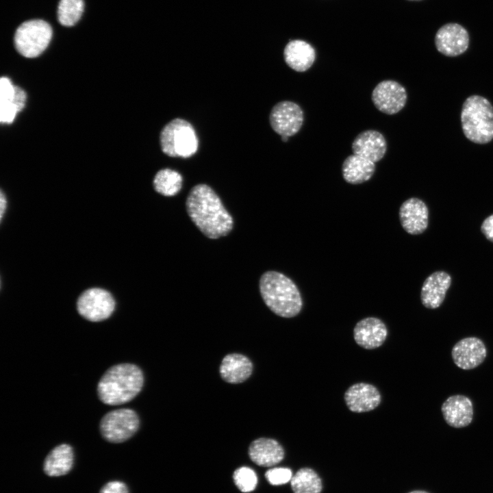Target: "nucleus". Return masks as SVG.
<instances>
[{"label": "nucleus", "mask_w": 493, "mask_h": 493, "mask_svg": "<svg viewBox=\"0 0 493 493\" xmlns=\"http://www.w3.org/2000/svg\"><path fill=\"white\" fill-rule=\"evenodd\" d=\"M186 208L195 226L210 239L228 235L233 227V220L220 197L208 185L199 184L190 190Z\"/></svg>", "instance_id": "1"}, {"label": "nucleus", "mask_w": 493, "mask_h": 493, "mask_svg": "<svg viewBox=\"0 0 493 493\" xmlns=\"http://www.w3.org/2000/svg\"><path fill=\"white\" fill-rule=\"evenodd\" d=\"M144 375L133 364H119L110 367L101 377L97 385L100 400L109 405L124 404L141 391Z\"/></svg>", "instance_id": "2"}, {"label": "nucleus", "mask_w": 493, "mask_h": 493, "mask_svg": "<svg viewBox=\"0 0 493 493\" xmlns=\"http://www.w3.org/2000/svg\"><path fill=\"white\" fill-rule=\"evenodd\" d=\"M259 288L264 303L276 315L292 318L301 311L303 300L299 290L284 274L275 270L264 273Z\"/></svg>", "instance_id": "3"}, {"label": "nucleus", "mask_w": 493, "mask_h": 493, "mask_svg": "<svg viewBox=\"0 0 493 493\" xmlns=\"http://www.w3.org/2000/svg\"><path fill=\"white\" fill-rule=\"evenodd\" d=\"M464 136L477 144H487L493 139V106L485 97L471 95L464 102L461 112Z\"/></svg>", "instance_id": "4"}, {"label": "nucleus", "mask_w": 493, "mask_h": 493, "mask_svg": "<svg viewBox=\"0 0 493 493\" xmlns=\"http://www.w3.org/2000/svg\"><path fill=\"white\" fill-rule=\"evenodd\" d=\"M162 152L173 157H190L198 149V138L193 126L187 121L176 118L164 125L160 134Z\"/></svg>", "instance_id": "5"}, {"label": "nucleus", "mask_w": 493, "mask_h": 493, "mask_svg": "<svg viewBox=\"0 0 493 493\" xmlns=\"http://www.w3.org/2000/svg\"><path fill=\"white\" fill-rule=\"evenodd\" d=\"M52 34L51 25L43 20L33 19L25 21L15 32V48L25 58H36L47 49Z\"/></svg>", "instance_id": "6"}, {"label": "nucleus", "mask_w": 493, "mask_h": 493, "mask_svg": "<svg viewBox=\"0 0 493 493\" xmlns=\"http://www.w3.org/2000/svg\"><path fill=\"white\" fill-rule=\"evenodd\" d=\"M140 420L132 409L121 408L105 414L100 422V431L108 442L120 443L126 441L138 431Z\"/></svg>", "instance_id": "7"}, {"label": "nucleus", "mask_w": 493, "mask_h": 493, "mask_svg": "<svg viewBox=\"0 0 493 493\" xmlns=\"http://www.w3.org/2000/svg\"><path fill=\"white\" fill-rule=\"evenodd\" d=\"M77 308L79 314L84 318L92 322H99L112 315L115 308V301L107 290L92 288L79 296Z\"/></svg>", "instance_id": "8"}, {"label": "nucleus", "mask_w": 493, "mask_h": 493, "mask_svg": "<svg viewBox=\"0 0 493 493\" xmlns=\"http://www.w3.org/2000/svg\"><path fill=\"white\" fill-rule=\"evenodd\" d=\"M304 113L301 108L290 101L276 103L269 114V123L273 131L281 136L290 137L301 129Z\"/></svg>", "instance_id": "9"}, {"label": "nucleus", "mask_w": 493, "mask_h": 493, "mask_svg": "<svg viewBox=\"0 0 493 493\" xmlns=\"http://www.w3.org/2000/svg\"><path fill=\"white\" fill-rule=\"evenodd\" d=\"M371 99L379 111L392 115L405 106L407 94L405 88L401 84L388 79L380 81L375 87Z\"/></svg>", "instance_id": "10"}, {"label": "nucleus", "mask_w": 493, "mask_h": 493, "mask_svg": "<svg viewBox=\"0 0 493 493\" xmlns=\"http://www.w3.org/2000/svg\"><path fill=\"white\" fill-rule=\"evenodd\" d=\"M434 41L440 53L446 56L455 57L466 51L470 37L468 31L462 25L449 23L438 30Z\"/></svg>", "instance_id": "11"}, {"label": "nucleus", "mask_w": 493, "mask_h": 493, "mask_svg": "<svg viewBox=\"0 0 493 493\" xmlns=\"http://www.w3.org/2000/svg\"><path fill=\"white\" fill-rule=\"evenodd\" d=\"M487 349L477 337H466L457 342L452 348L451 357L460 369L469 370L480 366L485 359Z\"/></svg>", "instance_id": "12"}, {"label": "nucleus", "mask_w": 493, "mask_h": 493, "mask_svg": "<svg viewBox=\"0 0 493 493\" xmlns=\"http://www.w3.org/2000/svg\"><path fill=\"white\" fill-rule=\"evenodd\" d=\"M26 92L20 87L14 86L7 77L0 79V121L12 123L16 114L25 107Z\"/></svg>", "instance_id": "13"}, {"label": "nucleus", "mask_w": 493, "mask_h": 493, "mask_svg": "<svg viewBox=\"0 0 493 493\" xmlns=\"http://www.w3.org/2000/svg\"><path fill=\"white\" fill-rule=\"evenodd\" d=\"M441 412L446 424L456 429L468 427L473 420L472 402L463 394L448 397L441 406Z\"/></svg>", "instance_id": "14"}, {"label": "nucleus", "mask_w": 493, "mask_h": 493, "mask_svg": "<svg viewBox=\"0 0 493 493\" xmlns=\"http://www.w3.org/2000/svg\"><path fill=\"white\" fill-rule=\"evenodd\" d=\"M402 227L411 235L423 233L428 226L429 210L421 199L412 197L405 201L399 209Z\"/></svg>", "instance_id": "15"}, {"label": "nucleus", "mask_w": 493, "mask_h": 493, "mask_svg": "<svg viewBox=\"0 0 493 493\" xmlns=\"http://www.w3.org/2000/svg\"><path fill=\"white\" fill-rule=\"evenodd\" d=\"M344 401L350 411L363 413L377 407L381 403V396L373 385L357 383L350 386L345 392Z\"/></svg>", "instance_id": "16"}, {"label": "nucleus", "mask_w": 493, "mask_h": 493, "mask_svg": "<svg viewBox=\"0 0 493 493\" xmlns=\"http://www.w3.org/2000/svg\"><path fill=\"white\" fill-rule=\"evenodd\" d=\"M387 336L388 329L385 325L375 317H367L360 320L353 329L355 342L366 349H375L381 346Z\"/></svg>", "instance_id": "17"}, {"label": "nucleus", "mask_w": 493, "mask_h": 493, "mask_svg": "<svg viewBox=\"0 0 493 493\" xmlns=\"http://www.w3.org/2000/svg\"><path fill=\"white\" fill-rule=\"evenodd\" d=\"M351 149L353 154L376 163L384 157L387 151V142L379 131L368 129L362 131L355 138Z\"/></svg>", "instance_id": "18"}, {"label": "nucleus", "mask_w": 493, "mask_h": 493, "mask_svg": "<svg viewBox=\"0 0 493 493\" xmlns=\"http://www.w3.org/2000/svg\"><path fill=\"white\" fill-rule=\"evenodd\" d=\"M451 284V277L444 271L431 273L425 280L420 292L422 304L428 309L438 308Z\"/></svg>", "instance_id": "19"}, {"label": "nucleus", "mask_w": 493, "mask_h": 493, "mask_svg": "<svg viewBox=\"0 0 493 493\" xmlns=\"http://www.w3.org/2000/svg\"><path fill=\"white\" fill-rule=\"evenodd\" d=\"M249 455L259 466H271L279 464L283 459L284 451L277 440L260 438L250 444Z\"/></svg>", "instance_id": "20"}, {"label": "nucleus", "mask_w": 493, "mask_h": 493, "mask_svg": "<svg viewBox=\"0 0 493 493\" xmlns=\"http://www.w3.org/2000/svg\"><path fill=\"white\" fill-rule=\"evenodd\" d=\"M221 378L229 383H240L252 374L253 364L245 355L229 353L225 355L219 368Z\"/></svg>", "instance_id": "21"}, {"label": "nucleus", "mask_w": 493, "mask_h": 493, "mask_svg": "<svg viewBox=\"0 0 493 493\" xmlns=\"http://www.w3.org/2000/svg\"><path fill=\"white\" fill-rule=\"evenodd\" d=\"M283 58L290 68L296 72H305L313 65L316 51L309 43L302 40H293L285 47Z\"/></svg>", "instance_id": "22"}, {"label": "nucleus", "mask_w": 493, "mask_h": 493, "mask_svg": "<svg viewBox=\"0 0 493 493\" xmlns=\"http://www.w3.org/2000/svg\"><path fill=\"white\" fill-rule=\"evenodd\" d=\"M74 461L72 447L67 444H60L53 448L46 457L43 470L50 477L64 475L71 470Z\"/></svg>", "instance_id": "23"}, {"label": "nucleus", "mask_w": 493, "mask_h": 493, "mask_svg": "<svg viewBox=\"0 0 493 493\" xmlns=\"http://www.w3.org/2000/svg\"><path fill=\"white\" fill-rule=\"evenodd\" d=\"M375 171V164L373 162L355 154L348 156L342 166V177L351 184H359L368 181Z\"/></svg>", "instance_id": "24"}, {"label": "nucleus", "mask_w": 493, "mask_h": 493, "mask_svg": "<svg viewBox=\"0 0 493 493\" xmlns=\"http://www.w3.org/2000/svg\"><path fill=\"white\" fill-rule=\"evenodd\" d=\"M183 178L177 171L170 168H162L157 171L153 179L154 190L165 197H173L179 192Z\"/></svg>", "instance_id": "25"}, {"label": "nucleus", "mask_w": 493, "mask_h": 493, "mask_svg": "<svg viewBox=\"0 0 493 493\" xmlns=\"http://www.w3.org/2000/svg\"><path fill=\"white\" fill-rule=\"evenodd\" d=\"M290 483L294 493H320L323 488L319 476L309 468L299 470Z\"/></svg>", "instance_id": "26"}, {"label": "nucleus", "mask_w": 493, "mask_h": 493, "mask_svg": "<svg viewBox=\"0 0 493 493\" xmlns=\"http://www.w3.org/2000/svg\"><path fill=\"white\" fill-rule=\"evenodd\" d=\"M84 8V0H60L58 8L59 23L66 27L75 25L81 18Z\"/></svg>", "instance_id": "27"}, {"label": "nucleus", "mask_w": 493, "mask_h": 493, "mask_svg": "<svg viewBox=\"0 0 493 493\" xmlns=\"http://www.w3.org/2000/svg\"><path fill=\"white\" fill-rule=\"evenodd\" d=\"M233 480L238 489L243 492L253 491L257 483L255 472L248 467H241L233 474Z\"/></svg>", "instance_id": "28"}, {"label": "nucleus", "mask_w": 493, "mask_h": 493, "mask_svg": "<svg viewBox=\"0 0 493 493\" xmlns=\"http://www.w3.org/2000/svg\"><path fill=\"white\" fill-rule=\"evenodd\" d=\"M265 476L270 484L279 485L291 481L292 473L291 470L288 468H274L268 470Z\"/></svg>", "instance_id": "29"}, {"label": "nucleus", "mask_w": 493, "mask_h": 493, "mask_svg": "<svg viewBox=\"0 0 493 493\" xmlns=\"http://www.w3.org/2000/svg\"><path fill=\"white\" fill-rule=\"evenodd\" d=\"M99 493H129V490L123 482L112 481L105 484Z\"/></svg>", "instance_id": "30"}, {"label": "nucleus", "mask_w": 493, "mask_h": 493, "mask_svg": "<svg viewBox=\"0 0 493 493\" xmlns=\"http://www.w3.org/2000/svg\"><path fill=\"white\" fill-rule=\"evenodd\" d=\"M481 231L489 241L493 242V214L488 216L483 221Z\"/></svg>", "instance_id": "31"}, {"label": "nucleus", "mask_w": 493, "mask_h": 493, "mask_svg": "<svg viewBox=\"0 0 493 493\" xmlns=\"http://www.w3.org/2000/svg\"><path fill=\"white\" fill-rule=\"evenodd\" d=\"M7 201L3 191H1L0 195V218L1 220L3 218V214L6 209Z\"/></svg>", "instance_id": "32"}, {"label": "nucleus", "mask_w": 493, "mask_h": 493, "mask_svg": "<svg viewBox=\"0 0 493 493\" xmlns=\"http://www.w3.org/2000/svg\"><path fill=\"white\" fill-rule=\"evenodd\" d=\"M408 493H429V492L424 491V490H414V491H412Z\"/></svg>", "instance_id": "33"}, {"label": "nucleus", "mask_w": 493, "mask_h": 493, "mask_svg": "<svg viewBox=\"0 0 493 493\" xmlns=\"http://www.w3.org/2000/svg\"><path fill=\"white\" fill-rule=\"evenodd\" d=\"M288 138H289V137H288V136H281V140H282L283 142H286L288 141Z\"/></svg>", "instance_id": "34"}, {"label": "nucleus", "mask_w": 493, "mask_h": 493, "mask_svg": "<svg viewBox=\"0 0 493 493\" xmlns=\"http://www.w3.org/2000/svg\"><path fill=\"white\" fill-rule=\"evenodd\" d=\"M409 1H420V0H409Z\"/></svg>", "instance_id": "35"}]
</instances>
